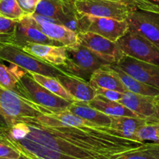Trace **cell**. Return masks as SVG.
<instances>
[{
	"label": "cell",
	"mask_w": 159,
	"mask_h": 159,
	"mask_svg": "<svg viewBox=\"0 0 159 159\" xmlns=\"http://www.w3.org/2000/svg\"><path fill=\"white\" fill-rule=\"evenodd\" d=\"M68 110L76 116L100 127H110L111 126V116L90 107L86 102L75 101L69 106Z\"/></svg>",
	"instance_id": "obj_20"
},
{
	"label": "cell",
	"mask_w": 159,
	"mask_h": 159,
	"mask_svg": "<svg viewBox=\"0 0 159 159\" xmlns=\"http://www.w3.org/2000/svg\"><path fill=\"white\" fill-rule=\"evenodd\" d=\"M116 65L140 82L159 89V65L142 61L126 54Z\"/></svg>",
	"instance_id": "obj_12"
},
{
	"label": "cell",
	"mask_w": 159,
	"mask_h": 159,
	"mask_svg": "<svg viewBox=\"0 0 159 159\" xmlns=\"http://www.w3.org/2000/svg\"><path fill=\"white\" fill-rule=\"evenodd\" d=\"M111 128L117 130L125 138L132 140H135V135L139 129L148 124V120L141 117L111 116Z\"/></svg>",
	"instance_id": "obj_23"
},
{
	"label": "cell",
	"mask_w": 159,
	"mask_h": 159,
	"mask_svg": "<svg viewBox=\"0 0 159 159\" xmlns=\"http://www.w3.org/2000/svg\"><path fill=\"white\" fill-rule=\"evenodd\" d=\"M117 42L126 55L159 65V48L145 37L129 30Z\"/></svg>",
	"instance_id": "obj_8"
},
{
	"label": "cell",
	"mask_w": 159,
	"mask_h": 159,
	"mask_svg": "<svg viewBox=\"0 0 159 159\" xmlns=\"http://www.w3.org/2000/svg\"><path fill=\"white\" fill-rule=\"evenodd\" d=\"M155 110H156V111H155V117H154L152 120H148V121L159 123V104H155Z\"/></svg>",
	"instance_id": "obj_36"
},
{
	"label": "cell",
	"mask_w": 159,
	"mask_h": 159,
	"mask_svg": "<svg viewBox=\"0 0 159 159\" xmlns=\"http://www.w3.org/2000/svg\"><path fill=\"white\" fill-rule=\"evenodd\" d=\"M119 102L130 109L140 117L148 120H152L155 116V103L152 96H143L128 91L124 93Z\"/></svg>",
	"instance_id": "obj_17"
},
{
	"label": "cell",
	"mask_w": 159,
	"mask_h": 159,
	"mask_svg": "<svg viewBox=\"0 0 159 159\" xmlns=\"http://www.w3.org/2000/svg\"><path fill=\"white\" fill-rule=\"evenodd\" d=\"M124 2L128 5L134 9L148 11L159 14V6L152 2L150 0H113Z\"/></svg>",
	"instance_id": "obj_30"
},
{
	"label": "cell",
	"mask_w": 159,
	"mask_h": 159,
	"mask_svg": "<svg viewBox=\"0 0 159 159\" xmlns=\"http://www.w3.org/2000/svg\"><path fill=\"white\" fill-rule=\"evenodd\" d=\"M0 131L30 159H124L145 145L111 127L46 126L34 118L12 119Z\"/></svg>",
	"instance_id": "obj_1"
},
{
	"label": "cell",
	"mask_w": 159,
	"mask_h": 159,
	"mask_svg": "<svg viewBox=\"0 0 159 159\" xmlns=\"http://www.w3.org/2000/svg\"><path fill=\"white\" fill-rule=\"evenodd\" d=\"M66 63L59 68L68 74L88 82L95 71L109 65L108 62L82 45L76 48H66Z\"/></svg>",
	"instance_id": "obj_4"
},
{
	"label": "cell",
	"mask_w": 159,
	"mask_h": 159,
	"mask_svg": "<svg viewBox=\"0 0 159 159\" xmlns=\"http://www.w3.org/2000/svg\"><path fill=\"white\" fill-rule=\"evenodd\" d=\"M154 101H155V104H159V95L154 97Z\"/></svg>",
	"instance_id": "obj_38"
},
{
	"label": "cell",
	"mask_w": 159,
	"mask_h": 159,
	"mask_svg": "<svg viewBox=\"0 0 159 159\" xmlns=\"http://www.w3.org/2000/svg\"><path fill=\"white\" fill-rule=\"evenodd\" d=\"M32 77L37 81L38 83L43 85V87L51 91L54 94L63 98L65 100L70 102H74L77 101L61 85L60 81L56 77H51V76L43 75L37 74V73H30Z\"/></svg>",
	"instance_id": "obj_25"
},
{
	"label": "cell",
	"mask_w": 159,
	"mask_h": 159,
	"mask_svg": "<svg viewBox=\"0 0 159 159\" xmlns=\"http://www.w3.org/2000/svg\"><path fill=\"white\" fill-rule=\"evenodd\" d=\"M79 43L109 64H116L124 57L118 42H113L92 32L78 33Z\"/></svg>",
	"instance_id": "obj_10"
},
{
	"label": "cell",
	"mask_w": 159,
	"mask_h": 159,
	"mask_svg": "<svg viewBox=\"0 0 159 159\" xmlns=\"http://www.w3.org/2000/svg\"><path fill=\"white\" fill-rule=\"evenodd\" d=\"M78 20L79 32L94 33L113 42H117L129 30L127 20L120 21L115 19L89 15H78Z\"/></svg>",
	"instance_id": "obj_7"
},
{
	"label": "cell",
	"mask_w": 159,
	"mask_h": 159,
	"mask_svg": "<svg viewBox=\"0 0 159 159\" xmlns=\"http://www.w3.org/2000/svg\"><path fill=\"white\" fill-rule=\"evenodd\" d=\"M0 107L4 112V121L6 124H8L12 119L36 118L45 113H52L1 85Z\"/></svg>",
	"instance_id": "obj_5"
},
{
	"label": "cell",
	"mask_w": 159,
	"mask_h": 159,
	"mask_svg": "<svg viewBox=\"0 0 159 159\" xmlns=\"http://www.w3.org/2000/svg\"><path fill=\"white\" fill-rule=\"evenodd\" d=\"M21 155L13 143L0 131V158H18Z\"/></svg>",
	"instance_id": "obj_28"
},
{
	"label": "cell",
	"mask_w": 159,
	"mask_h": 159,
	"mask_svg": "<svg viewBox=\"0 0 159 159\" xmlns=\"http://www.w3.org/2000/svg\"><path fill=\"white\" fill-rule=\"evenodd\" d=\"M0 116H1L2 118H3V120H4V118H5V114H4V112L2 111V110L1 107H0Z\"/></svg>",
	"instance_id": "obj_39"
},
{
	"label": "cell",
	"mask_w": 159,
	"mask_h": 159,
	"mask_svg": "<svg viewBox=\"0 0 159 159\" xmlns=\"http://www.w3.org/2000/svg\"><path fill=\"white\" fill-rule=\"evenodd\" d=\"M0 60L14 64L29 73H37L56 78L66 73L59 67L43 61L11 42H0Z\"/></svg>",
	"instance_id": "obj_2"
},
{
	"label": "cell",
	"mask_w": 159,
	"mask_h": 159,
	"mask_svg": "<svg viewBox=\"0 0 159 159\" xmlns=\"http://www.w3.org/2000/svg\"><path fill=\"white\" fill-rule=\"evenodd\" d=\"M90 107L110 116H131L140 117L138 114L126 107L119 102L107 99L102 96H96L91 101L88 102Z\"/></svg>",
	"instance_id": "obj_22"
},
{
	"label": "cell",
	"mask_w": 159,
	"mask_h": 159,
	"mask_svg": "<svg viewBox=\"0 0 159 159\" xmlns=\"http://www.w3.org/2000/svg\"><path fill=\"white\" fill-rule=\"evenodd\" d=\"M150 1H152V2L155 3V4L158 5V6H159V0H150Z\"/></svg>",
	"instance_id": "obj_40"
},
{
	"label": "cell",
	"mask_w": 159,
	"mask_h": 159,
	"mask_svg": "<svg viewBox=\"0 0 159 159\" xmlns=\"http://www.w3.org/2000/svg\"><path fill=\"white\" fill-rule=\"evenodd\" d=\"M143 148L138 152L127 155L124 159H159Z\"/></svg>",
	"instance_id": "obj_34"
},
{
	"label": "cell",
	"mask_w": 159,
	"mask_h": 159,
	"mask_svg": "<svg viewBox=\"0 0 159 159\" xmlns=\"http://www.w3.org/2000/svg\"><path fill=\"white\" fill-rule=\"evenodd\" d=\"M16 1L22 10L26 15H31L35 12L36 9L41 0H16Z\"/></svg>",
	"instance_id": "obj_32"
},
{
	"label": "cell",
	"mask_w": 159,
	"mask_h": 159,
	"mask_svg": "<svg viewBox=\"0 0 159 159\" xmlns=\"http://www.w3.org/2000/svg\"><path fill=\"white\" fill-rule=\"evenodd\" d=\"M143 149L159 158V145L151 144V143H145V145Z\"/></svg>",
	"instance_id": "obj_35"
},
{
	"label": "cell",
	"mask_w": 159,
	"mask_h": 159,
	"mask_svg": "<svg viewBox=\"0 0 159 159\" xmlns=\"http://www.w3.org/2000/svg\"><path fill=\"white\" fill-rule=\"evenodd\" d=\"M0 159H30V158H28L27 156H26L25 155L22 154L20 157L18 158H0Z\"/></svg>",
	"instance_id": "obj_37"
},
{
	"label": "cell",
	"mask_w": 159,
	"mask_h": 159,
	"mask_svg": "<svg viewBox=\"0 0 159 159\" xmlns=\"http://www.w3.org/2000/svg\"><path fill=\"white\" fill-rule=\"evenodd\" d=\"M40 124L46 126H70V127H97L98 125L89 122L67 110L55 113H45L34 118Z\"/></svg>",
	"instance_id": "obj_18"
},
{
	"label": "cell",
	"mask_w": 159,
	"mask_h": 159,
	"mask_svg": "<svg viewBox=\"0 0 159 159\" xmlns=\"http://www.w3.org/2000/svg\"><path fill=\"white\" fill-rule=\"evenodd\" d=\"M30 16L37 24L43 25L46 24V23H57V24H61L60 22L58 20H55V19L51 18V17L45 16L40 15V14L36 13V12L30 15Z\"/></svg>",
	"instance_id": "obj_33"
},
{
	"label": "cell",
	"mask_w": 159,
	"mask_h": 159,
	"mask_svg": "<svg viewBox=\"0 0 159 159\" xmlns=\"http://www.w3.org/2000/svg\"><path fill=\"white\" fill-rule=\"evenodd\" d=\"M22 48L26 52L54 66L61 67L66 63V47L65 46L28 43Z\"/></svg>",
	"instance_id": "obj_15"
},
{
	"label": "cell",
	"mask_w": 159,
	"mask_h": 159,
	"mask_svg": "<svg viewBox=\"0 0 159 159\" xmlns=\"http://www.w3.org/2000/svg\"><path fill=\"white\" fill-rule=\"evenodd\" d=\"M36 13L58 20L61 24L79 33L78 13L74 6V0H41Z\"/></svg>",
	"instance_id": "obj_9"
},
{
	"label": "cell",
	"mask_w": 159,
	"mask_h": 159,
	"mask_svg": "<svg viewBox=\"0 0 159 159\" xmlns=\"http://www.w3.org/2000/svg\"><path fill=\"white\" fill-rule=\"evenodd\" d=\"M127 21L129 30L145 37L159 48V14L148 11H130Z\"/></svg>",
	"instance_id": "obj_11"
},
{
	"label": "cell",
	"mask_w": 159,
	"mask_h": 159,
	"mask_svg": "<svg viewBox=\"0 0 159 159\" xmlns=\"http://www.w3.org/2000/svg\"><path fill=\"white\" fill-rule=\"evenodd\" d=\"M89 82L95 89L97 88H103L120 93L128 92L117 75L109 67L108 65H104L95 71L90 77Z\"/></svg>",
	"instance_id": "obj_19"
},
{
	"label": "cell",
	"mask_w": 159,
	"mask_h": 159,
	"mask_svg": "<svg viewBox=\"0 0 159 159\" xmlns=\"http://www.w3.org/2000/svg\"><path fill=\"white\" fill-rule=\"evenodd\" d=\"M16 20L6 18L0 14V42H9L17 25Z\"/></svg>",
	"instance_id": "obj_29"
},
{
	"label": "cell",
	"mask_w": 159,
	"mask_h": 159,
	"mask_svg": "<svg viewBox=\"0 0 159 159\" xmlns=\"http://www.w3.org/2000/svg\"><path fill=\"white\" fill-rule=\"evenodd\" d=\"M135 140L159 145V123L148 121V124L141 127L137 132Z\"/></svg>",
	"instance_id": "obj_26"
},
{
	"label": "cell",
	"mask_w": 159,
	"mask_h": 159,
	"mask_svg": "<svg viewBox=\"0 0 159 159\" xmlns=\"http://www.w3.org/2000/svg\"><path fill=\"white\" fill-rule=\"evenodd\" d=\"M65 89L77 101L89 102L96 96V89L88 81L65 73L57 77Z\"/></svg>",
	"instance_id": "obj_16"
},
{
	"label": "cell",
	"mask_w": 159,
	"mask_h": 159,
	"mask_svg": "<svg viewBox=\"0 0 159 159\" xmlns=\"http://www.w3.org/2000/svg\"><path fill=\"white\" fill-rule=\"evenodd\" d=\"M17 93L52 113L67 110L71 104L38 83L29 72L19 81Z\"/></svg>",
	"instance_id": "obj_3"
},
{
	"label": "cell",
	"mask_w": 159,
	"mask_h": 159,
	"mask_svg": "<svg viewBox=\"0 0 159 159\" xmlns=\"http://www.w3.org/2000/svg\"><path fill=\"white\" fill-rule=\"evenodd\" d=\"M24 17L31 25L40 30L47 37L60 42L66 48H76L81 45L79 43L78 33L64 25L57 23H46L40 25L36 23L30 15H26Z\"/></svg>",
	"instance_id": "obj_14"
},
{
	"label": "cell",
	"mask_w": 159,
	"mask_h": 159,
	"mask_svg": "<svg viewBox=\"0 0 159 159\" xmlns=\"http://www.w3.org/2000/svg\"><path fill=\"white\" fill-rule=\"evenodd\" d=\"M28 71L23 68L10 64L8 67L0 60V85L17 93V85L20 79Z\"/></svg>",
	"instance_id": "obj_24"
},
{
	"label": "cell",
	"mask_w": 159,
	"mask_h": 159,
	"mask_svg": "<svg viewBox=\"0 0 159 159\" xmlns=\"http://www.w3.org/2000/svg\"><path fill=\"white\" fill-rule=\"evenodd\" d=\"M9 42L15 43L21 48L28 43L63 46L60 42H57L47 37L40 30L31 25L25 19V17L17 22L15 33L11 37Z\"/></svg>",
	"instance_id": "obj_13"
},
{
	"label": "cell",
	"mask_w": 159,
	"mask_h": 159,
	"mask_svg": "<svg viewBox=\"0 0 159 159\" xmlns=\"http://www.w3.org/2000/svg\"><path fill=\"white\" fill-rule=\"evenodd\" d=\"M108 65L117 75L122 83L129 92L143 95V96H152V97H155L159 95V89L140 82L139 80L124 71L116 64H110Z\"/></svg>",
	"instance_id": "obj_21"
},
{
	"label": "cell",
	"mask_w": 159,
	"mask_h": 159,
	"mask_svg": "<svg viewBox=\"0 0 159 159\" xmlns=\"http://www.w3.org/2000/svg\"><path fill=\"white\" fill-rule=\"evenodd\" d=\"M6 124H0V127H2V126H4V125H6Z\"/></svg>",
	"instance_id": "obj_41"
},
{
	"label": "cell",
	"mask_w": 159,
	"mask_h": 159,
	"mask_svg": "<svg viewBox=\"0 0 159 159\" xmlns=\"http://www.w3.org/2000/svg\"><path fill=\"white\" fill-rule=\"evenodd\" d=\"M78 15L107 17L123 21L127 20L130 11L135 10L128 5L113 0H74Z\"/></svg>",
	"instance_id": "obj_6"
},
{
	"label": "cell",
	"mask_w": 159,
	"mask_h": 159,
	"mask_svg": "<svg viewBox=\"0 0 159 159\" xmlns=\"http://www.w3.org/2000/svg\"><path fill=\"white\" fill-rule=\"evenodd\" d=\"M96 96H102L106 99L112 101H116V102H119L124 95V93H120V92L115 91V90L107 89L103 88L96 89Z\"/></svg>",
	"instance_id": "obj_31"
},
{
	"label": "cell",
	"mask_w": 159,
	"mask_h": 159,
	"mask_svg": "<svg viewBox=\"0 0 159 159\" xmlns=\"http://www.w3.org/2000/svg\"><path fill=\"white\" fill-rule=\"evenodd\" d=\"M0 14L6 18L19 21L26 15L16 0H0Z\"/></svg>",
	"instance_id": "obj_27"
}]
</instances>
